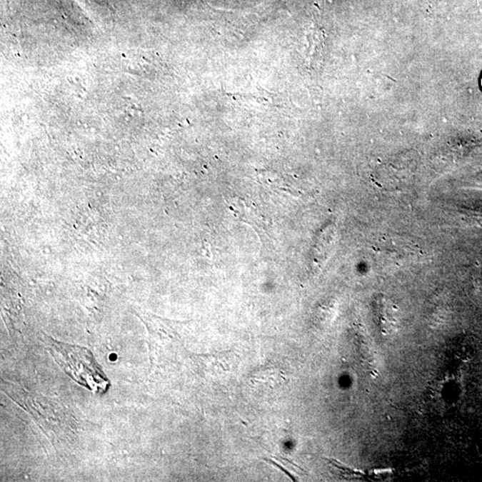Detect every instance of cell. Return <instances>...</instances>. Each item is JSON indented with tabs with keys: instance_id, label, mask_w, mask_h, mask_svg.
I'll list each match as a JSON object with an SVG mask.
<instances>
[{
	"instance_id": "1",
	"label": "cell",
	"mask_w": 482,
	"mask_h": 482,
	"mask_svg": "<svg viewBox=\"0 0 482 482\" xmlns=\"http://www.w3.org/2000/svg\"><path fill=\"white\" fill-rule=\"evenodd\" d=\"M46 346L60 367L78 382L93 392H105L109 382L99 369L88 349L64 344L49 338Z\"/></svg>"
},
{
	"instance_id": "2",
	"label": "cell",
	"mask_w": 482,
	"mask_h": 482,
	"mask_svg": "<svg viewBox=\"0 0 482 482\" xmlns=\"http://www.w3.org/2000/svg\"><path fill=\"white\" fill-rule=\"evenodd\" d=\"M419 246L402 237L381 239L374 246L375 252L382 261L389 264H407L420 255Z\"/></svg>"
},
{
	"instance_id": "3",
	"label": "cell",
	"mask_w": 482,
	"mask_h": 482,
	"mask_svg": "<svg viewBox=\"0 0 482 482\" xmlns=\"http://www.w3.org/2000/svg\"><path fill=\"white\" fill-rule=\"evenodd\" d=\"M231 209L234 211L236 216L242 221H246V223L253 225V226L260 227L262 224L259 223L260 217L258 214L255 212V209H250L246 206L242 200L234 199L231 205Z\"/></svg>"
},
{
	"instance_id": "4",
	"label": "cell",
	"mask_w": 482,
	"mask_h": 482,
	"mask_svg": "<svg viewBox=\"0 0 482 482\" xmlns=\"http://www.w3.org/2000/svg\"><path fill=\"white\" fill-rule=\"evenodd\" d=\"M481 88H482V74H481Z\"/></svg>"
}]
</instances>
